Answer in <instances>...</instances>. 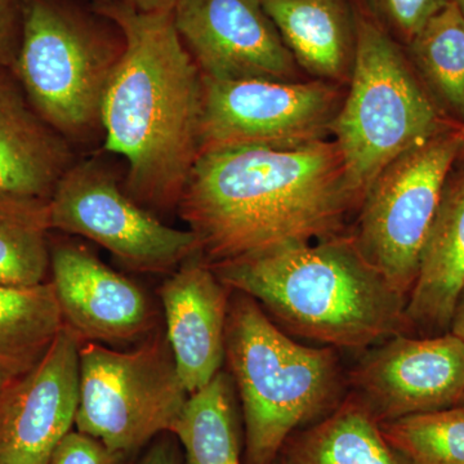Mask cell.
I'll use <instances>...</instances> for the list:
<instances>
[{
	"instance_id": "obj_1",
	"label": "cell",
	"mask_w": 464,
	"mask_h": 464,
	"mask_svg": "<svg viewBox=\"0 0 464 464\" xmlns=\"http://www.w3.org/2000/svg\"><path fill=\"white\" fill-rule=\"evenodd\" d=\"M362 198L335 142L200 152L179 209L210 267L346 231Z\"/></svg>"
},
{
	"instance_id": "obj_2",
	"label": "cell",
	"mask_w": 464,
	"mask_h": 464,
	"mask_svg": "<svg viewBox=\"0 0 464 464\" xmlns=\"http://www.w3.org/2000/svg\"><path fill=\"white\" fill-rule=\"evenodd\" d=\"M93 5L124 38L101 112L105 150L127 160V191L137 203L179 207L200 154L199 67L177 33L173 12L143 14L119 0Z\"/></svg>"
},
{
	"instance_id": "obj_3",
	"label": "cell",
	"mask_w": 464,
	"mask_h": 464,
	"mask_svg": "<svg viewBox=\"0 0 464 464\" xmlns=\"http://www.w3.org/2000/svg\"><path fill=\"white\" fill-rule=\"evenodd\" d=\"M292 334L362 351L411 335L408 297L360 252L351 232L212 267Z\"/></svg>"
},
{
	"instance_id": "obj_4",
	"label": "cell",
	"mask_w": 464,
	"mask_h": 464,
	"mask_svg": "<svg viewBox=\"0 0 464 464\" xmlns=\"http://www.w3.org/2000/svg\"><path fill=\"white\" fill-rule=\"evenodd\" d=\"M225 359L243 409L246 464H274L299 427L344 399L347 373L335 348L295 342L255 298L231 290Z\"/></svg>"
},
{
	"instance_id": "obj_5",
	"label": "cell",
	"mask_w": 464,
	"mask_h": 464,
	"mask_svg": "<svg viewBox=\"0 0 464 464\" xmlns=\"http://www.w3.org/2000/svg\"><path fill=\"white\" fill-rule=\"evenodd\" d=\"M356 50L343 101L331 125L348 181L364 198L391 161L436 134L459 127L445 116L415 72L404 45L365 0H351Z\"/></svg>"
},
{
	"instance_id": "obj_6",
	"label": "cell",
	"mask_w": 464,
	"mask_h": 464,
	"mask_svg": "<svg viewBox=\"0 0 464 464\" xmlns=\"http://www.w3.org/2000/svg\"><path fill=\"white\" fill-rule=\"evenodd\" d=\"M124 51L121 29L72 0H24L14 69L39 115L67 141L101 127L110 79Z\"/></svg>"
},
{
	"instance_id": "obj_7",
	"label": "cell",
	"mask_w": 464,
	"mask_h": 464,
	"mask_svg": "<svg viewBox=\"0 0 464 464\" xmlns=\"http://www.w3.org/2000/svg\"><path fill=\"white\" fill-rule=\"evenodd\" d=\"M188 396L167 335L130 351L81 343L75 427L112 450L128 456L172 432Z\"/></svg>"
},
{
	"instance_id": "obj_8",
	"label": "cell",
	"mask_w": 464,
	"mask_h": 464,
	"mask_svg": "<svg viewBox=\"0 0 464 464\" xmlns=\"http://www.w3.org/2000/svg\"><path fill=\"white\" fill-rule=\"evenodd\" d=\"M459 148L454 127L408 150L375 177L357 210L356 246L406 297Z\"/></svg>"
},
{
	"instance_id": "obj_9",
	"label": "cell",
	"mask_w": 464,
	"mask_h": 464,
	"mask_svg": "<svg viewBox=\"0 0 464 464\" xmlns=\"http://www.w3.org/2000/svg\"><path fill=\"white\" fill-rule=\"evenodd\" d=\"M344 92L343 85L319 79L203 78L200 152L325 140Z\"/></svg>"
},
{
	"instance_id": "obj_10",
	"label": "cell",
	"mask_w": 464,
	"mask_h": 464,
	"mask_svg": "<svg viewBox=\"0 0 464 464\" xmlns=\"http://www.w3.org/2000/svg\"><path fill=\"white\" fill-rule=\"evenodd\" d=\"M48 210L51 228L94 241L132 270L166 273L198 253L190 230L161 224L94 161L67 170Z\"/></svg>"
},
{
	"instance_id": "obj_11",
	"label": "cell",
	"mask_w": 464,
	"mask_h": 464,
	"mask_svg": "<svg viewBox=\"0 0 464 464\" xmlns=\"http://www.w3.org/2000/svg\"><path fill=\"white\" fill-rule=\"evenodd\" d=\"M347 386L381 423L462 405L464 341L451 332L396 335L362 356Z\"/></svg>"
},
{
	"instance_id": "obj_12",
	"label": "cell",
	"mask_w": 464,
	"mask_h": 464,
	"mask_svg": "<svg viewBox=\"0 0 464 464\" xmlns=\"http://www.w3.org/2000/svg\"><path fill=\"white\" fill-rule=\"evenodd\" d=\"M173 21L203 78L301 79L261 0H179Z\"/></svg>"
},
{
	"instance_id": "obj_13",
	"label": "cell",
	"mask_w": 464,
	"mask_h": 464,
	"mask_svg": "<svg viewBox=\"0 0 464 464\" xmlns=\"http://www.w3.org/2000/svg\"><path fill=\"white\" fill-rule=\"evenodd\" d=\"M82 341L63 325L44 356L0 395V464H48L75 426Z\"/></svg>"
},
{
	"instance_id": "obj_14",
	"label": "cell",
	"mask_w": 464,
	"mask_h": 464,
	"mask_svg": "<svg viewBox=\"0 0 464 464\" xmlns=\"http://www.w3.org/2000/svg\"><path fill=\"white\" fill-rule=\"evenodd\" d=\"M51 271L63 325L82 342L121 343L141 337L154 324L141 286L91 250L61 244L51 252Z\"/></svg>"
},
{
	"instance_id": "obj_15",
	"label": "cell",
	"mask_w": 464,
	"mask_h": 464,
	"mask_svg": "<svg viewBox=\"0 0 464 464\" xmlns=\"http://www.w3.org/2000/svg\"><path fill=\"white\" fill-rule=\"evenodd\" d=\"M159 295L177 372L191 395L221 372L231 290L197 253L164 282Z\"/></svg>"
},
{
	"instance_id": "obj_16",
	"label": "cell",
	"mask_w": 464,
	"mask_h": 464,
	"mask_svg": "<svg viewBox=\"0 0 464 464\" xmlns=\"http://www.w3.org/2000/svg\"><path fill=\"white\" fill-rule=\"evenodd\" d=\"M72 166L70 141L34 109L14 69H0V198L50 200Z\"/></svg>"
},
{
	"instance_id": "obj_17",
	"label": "cell",
	"mask_w": 464,
	"mask_h": 464,
	"mask_svg": "<svg viewBox=\"0 0 464 464\" xmlns=\"http://www.w3.org/2000/svg\"><path fill=\"white\" fill-rule=\"evenodd\" d=\"M464 286V169L453 168L427 235L409 293L406 319L414 337L450 332Z\"/></svg>"
},
{
	"instance_id": "obj_18",
	"label": "cell",
	"mask_w": 464,
	"mask_h": 464,
	"mask_svg": "<svg viewBox=\"0 0 464 464\" xmlns=\"http://www.w3.org/2000/svg\"><path fill=\"white\" fill-rule=\"evenodd\" d=\"M299 69L347 85L356 50L351 0H261Z\"/></svg>"
},
{
	"instance_id": "obj_19",
	"label": "cell",
	"mask_w": 464,
	"mask_h": 464,
	"mask_svg": "<svg viewBox=\"0 0 464 464\" xmlns=\"http://www.w3.org/2000/svg\"><path fill=\"white\" fill-rule=\"evenodd\" d=\"M279 456L280 464H406L384 439L373 411L353 392L293 433Z\"/></svg>"
},
{
	"instance_id": "obj_20",
	"label": "cell",
	"mask_w": 464,
	"mask_h": 464,
	"mask_svg": "<svg viewBox=\"0 0 464 464\" xmlns=\"http://www.w3.org/2000/svg\"><path fill=\"white\" fill-rule=\"evenodd\" d=\"M430 96L453 123L464 124V18L453 0L404 45Z\"/></svg>"
},
{
	"instance_id": "obj_21",
	"label": "cell",
	"mask_w": 464,
	"mask_h": 464,
	"mask_svg": "<svg viewBox=\"0 0 464 464\" xmlns=\"http://www.w3.org/2000/svg\"><path fill=\"white\" fill-rule=\"evenodd\" d=\"M63 328L51 282L35 286L0 285V366L14 378L44 356Z\"/></svg>"
},
{
	"instance_id": "obj_22",
	"label": "cell",
	"mask_w": 464,
	"mask_h": 464,
	"mask_svg": "<svg viewBox=\"0 0 464 464\" xmlns=\"http://www.w3.org/2000/svg\"><path fill=\"white\" fill-rule=\"evenodd\" d=\"M170 433L181 442L186 464H243L230 373L219 372L191 393Z\"/></svg>"
},
{
	"instance_id": "obj_23",
	"label": "cell",
	"mask_w": 464,
	"mask_h": 464,
	"mask_svg": "<svg viewBox=\"0 0 464 464\" xmlns=\"http://www.w3.org/2000/svg\"><path fill=\"white\" fill-rule=\"evenodd\" d=\"M48 200L0 198V285L35 286L51 268Z\"/></svg>"
},
{
	"instance_id": "obj_24",
	"label": "cell",
	"mask_w": 464,
	"mask_h": 464,
	"mask_svg": "<svg viewBox=\"0 0 464 464\" xmlns=\"http://www.w3.org/2000/svg\"><path fill=\"white\" fill-rule=\"evenodd\" d=\"M381 430L406 464H464L462 405L382 422Z\"/></svg>"
},
{
	"instance_id": "obj_25",
	"label": "cell",
	"mask_w": 464,
	"mask_h": 464,
	"mask_svg": "<svg viewBox=\"0 0 464 464\" xmlns=\"http://www.w3.org/2000/svg\"><path fill=\"white\" fill-rule=\"evenodd\" d=\"M369 8L402 45L451 0H365Z\"/></svg>"
},
{
	"instance_id": "obj_26",
	"label": "cell",
	"mask_w": 464,
	"mask_h": 464,
	"mask_svg": "<svg viewBox=\"0 0 464 464\" xmlns=\"http://www.w3.org/2000/svg\"><path fill=\"white\" fill-rule=\"evenodd\" d=\"M125 457L101 440L72 430L53 449L48 464H124Z\"/></svg>"
},
{
	"instance_id": "obj_27",
	"label": "cell",
	"mask_w": 464,
	"mask_h": 464,
	"mask_svg": "<svg viewBox=\"0 0 464 464\" xmlns=\"http://www.w3.org/2000/svg\"><path fill=\"white\" fill-rule=\"evenodd\" d=\"M24 0H0V69H12L23 38Z\"/></svg>"
},
{
	"instance_id": "obj_28",
	"label": "cell",
	"mask_w": 464,
	"mask_h": 464,
	"mask_svg": "<svg viewBox=\"0 0 464 464\" xmlns=\"http://www.w3.org/2000/svg\"><path fill=\"white\" fill-rule=\"evenodd\" d=\"M137 464H182L179 449L170 438L155 441Z\"/></svg>"
},
{
	"instance_id": "obj_29",
	"label": "cell",
	"mask_w": 464,
	"mask_h": 464,
	"mask_svg": "<svg viewBox=\"0 0 464 464\" xmlns=\"http://www.w3.org/2000/svg\"><path fill=\"white\" fill-rule=\"evenodd\" d=\"M143 14H172L179 0H119Z\"/></svg>"
},
{
	"instance_id": "obj_30",
	"label": "cell",
	"mask_w": 464,
	"mask_h": 464,
	"mask_svg": "<svg viewBox=\"0 0 464 464\" xmlns=\"http://www.w3.org/2000/svg\"><path fill=\"white\" fill-rule=\"evenodd\" d=\"M450 332L464 341V286L460 293L453 320H451Z\"/></svg>"
},
{
	"instance_id": "obj_31",
	"label": "cell",
	"mask_w": 464,
	"mask_h": 464,
	"mask_svg": "<svg viewBox=\"0 0 464 464\" xmlns=\"http://www.w3.org/2000/svg\"><path fill=\"white\" fill-rule=\"evenodd\" d=\"M457 169H464V124L460 127V148L456 161Z\"/></svg>"
},
{
	"instance_id": "obj_32",
	"label": "cell",
	"mask_w": 464,
	"mask_h": 464,
	"mask_svg": "<svg viewBox=\"0 0 464 464\" xmlns=\"http://www.w3.org/2000/svg\"><path fill=\"white\" fill-rule=\"evenodd\" d=\"M14 380V375L9 374L5 369H3L2 366H0V395H2L3 391L7 389L8 384Z\"/></svg>"
},
{
	"instance_id": "obj_33",
	"label": "cell",
	"mask_w": 464,
	"mask_h": 464,
	"mask_svg": "<svg viewBox=\"0 0 464 464\" xmlns=\"http://www.w3.org/2000/svg\"><path fill=\"white\" fill-rule=\"evenodd\" d=\"M454 5H457V8L459 9L460 14H462L464 18V0H453Z\"/></svg>"
},
{
	"instance_id": "obj_34",
	"label": "cell",
	"mask_w": 464,
	"mask_h": 464,
	"mask_svg": "<svg viewBox=\"0 0 464 464\" xmlns=\"http://www.w3.org/2000/svg\"><path fill=\"white\" fill-rule=\"evenodd\" d=\"M94 3H106L110 2V0H93Z\"/></svg>"
},
{
	"instance_id": "obj_35",
	"label": "cell",
	"mask_w": 464,
	"mask_h": 464,
	"mask_svg": "<svg viewBox=\"0 0 464 464\" xmlns=\"http://www.w3.org/2000/svg\"><path fill=\"white\" fill-rule=\"evenodd\" d=\"M462 406H463V408H464V399H463Z\"/></svg>"
}]
</instances>
